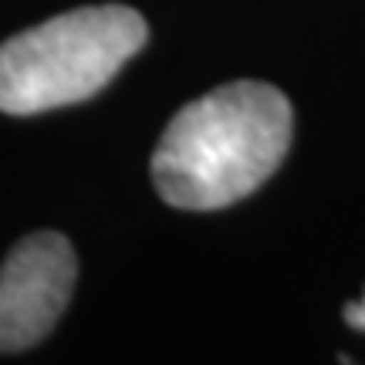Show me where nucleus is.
Returning a JSON list of instances; mask_svg holds the SVG:
<instances>
[{"instance_id":"1","label":"nucleus","mask_w":365,"mask_h":365,"mask_svg":"<svg viewBox=\"0 0 365 365\" xmlns=\"http://www.w3.org/2000/svg\"><path fill=\"white\" fill-rule=\"evenodd\" d=\"M291 102L267 81H230L182 105L153 153V182L176 210L250 196L291 149Z\"/></svg>"},{"instance_id":"2","label":"nucleus","mask_w":365,"mask_h":365,"mask_svg":"<svg viewBox=\"0 0 365 365\" xmlns=\"http://www.w3.org/2000/svg\"><path fill=\"white\" fill-rule=\"evenodd\" d=\"M149 27L125 4L78 7L0 44V112L41 115L88 102L143 51Z\"/></svg>"},{"instance_id":"3","label":"nucleus","mask_w":365,"mask_h":365,"mask_svg":"<svg viewBox=\"0 0 365 365\" xmlns=\"http://www.w3.org/2000/svg\"><path fill=\"white\" fill-rule=\"evenodd\" d=\"M78 261L61 234L17 240L0 267V352H24L51 335L75 287Z\"/></svg>"},{"instance_id":"4","label":"nucleus","mask_w":365,"mask_h":365,"mask_svg":"<svg viewBox=\"0 0 365 365\" xmlns=\"http://www.w3.org/2000/svg\"><path fill=\"white\" fill-rule=\"evenodd\" d=\"M345 322L359 331H365V294L362 301H355V304H345Z\"/></svg>"}]
</instances>
